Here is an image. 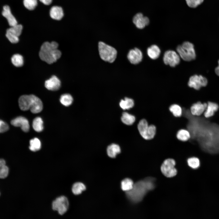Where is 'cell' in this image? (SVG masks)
Returning a JSON list of instances; mask_svg holds the SVG:
<instances>
[{
  "label": "cell",
  "mask_w": 219,
  "mask_h": 219,
  "mask_svg": "<svg viewBox=\"0 0 219 219\" xmlns=\"http://www.w3.org/2000/svg\"><path fill=\"white\" fill-rule=\"evenodd\" d=\"M155 179L152 177L146 178L134 183L132 188L126 192L128 199L133 203L141 201L149 191L155 187Z\"/></svg>",
  "instance_id": "6da1fadb"
},
{
  "label": "cell",
  "mask_w": 219,
  "mask_h": 219,
  "mask_svg": "<svg viewBox=\"0 0 219 219\" xmlns=\"http://www.w3.org/2000/svg\"><path fill=\"white\" fill-rule=\"evenodd\" d=\"M58 44L56 42H46L42 45L39 53L40 57L48 64L56 62L61 56V52L58 49Z\"/></svg>",
  "instance_id": "7a4b0ae2"
},
{
  "label": "cell",
  "mask_w": 219,
  "mask_h": 219,
  "mask_svg": "<svg viewBox=\"0 0 219 219\" xmlns=\"http://www.w3.org/2000/svg\"><path fill=\"white\" fill-rule=\"evenodd\" d=\"M19 104L20 109L23 111L30 109L34 113H39L43 109V103L41 100L33 95H24L19 99Z\"/></svg>",
  "instance_id": "3957f363"
},
{
  "label": "cell",
  "mask_w": 219,
  "mask_h": 219,
  "mask_svg": "<svg viewBox=\"0 0 219 219\" xmlns=\"http://www.w3.org/2000/svg\"><path fill=\"white\" fill-rule=\"evenodd\" d=\"M176 50L180 57L185 61H189L196 58L194 46L190 42H183L182 44L178 46Z\"/></svg>",
  "instance_id": "277c9868"
},
{
  "label": "cell",
  "mask_w": 219,
  "mask_h": 219,
  "mask_svg": "<svg viewBox=\"0 0 219 219\" xmlns=\"http://www.w3.org/2000/svg\"><path fill=\"white\" fill-rule=\"evenodd\" d=\"M98 49L101 58L105 61L109 63L113 62L117 55V51L113 47L102 42L98 43Z\"/></svg>",
  "instance_id": "5b68a950"
},
{
  "label": "cell",
  "mask_w": 219,
  "mask_h": 219,
  "mask_svg": "<svg viewBox=\"0 0 219 219\" xmlns=\"http://www.w3.org/2000/svg\"><path fill=\"white\" fill-rule=\"evenodd\" d=\"M137 128L141 137L147 140L153 138L156 134V127L153 124L149 125L144 119L141 120L137 125Z\"/></svg>",
  "instance_id": "8992f818"
},
{
  "label": "cell",
  "mask_w": 219,
  "mask_h": 219,
  "mask_svg": "<svg viewBox=\"0 0 219 219\" xmlns=\"http://www.w3.org/2000/svg\"><path fill=\"white\" fill-rule=\"evenodd\" d=\"M175 160L172 158H168L163 162L161 167L162 173L165 176L171 178L175 176L177 173V170L175 166Z\"/></svg>",
  "instance_id": "52a82bcc"
},
{
  "label": "cell",
  "mask_w": 219,
  "mask_h": 219,
  "mask_svg": "<svg viewBox=\"0 0 219 219\" xmlns=\"http://www.w3.org/2000/svg\"><path fill=\"white\" fill-rule=\"evenodd\" d=\"M69 205L68 199L64 196H62L54 201L52 204V208L54 210L57 211L60 214L62 215L67 211Z\"/></svg>",
  "instance_id": "ba28073f"
},
{
  "label": "cell",
  "mask_w": 219,
  "mask_h": 219,
  "mask_svg": "<svg viewBox=\"0 0 219 219\" xmlns=\"http://www.w3.org/2000/svg\"><path fill=\"white\" fill-rule=\"evenodd\" d=\"M207 80L201 75H195L191 76L188 83V86L195 90H200L202 87H205L207 84Z\"/></svg>",
  "instance_id": "9c48e42d"
},
{
  "label": "cell",
  "mask_w": 219,
  "mask_h": 219,
  "mask_svg": "<svg viewBox=\"0 0 219 219\" xmlns=\"http://www.w3.org/2000/svg\"><path fill=\"white\" fill-rule=\"evenodd\" d=\"M22 29V26L17 24L7 30L6 36L11 43H16L19 41V36L21 34Z\"/></svg>",
  "instance_id": "30bf717a"
},
{
  "label": "cell",
  "mask_w": 219,
  "mask_h": 219,
  "mask_svg": "<svg viewBox=\"0 0 219 219\" xmlns=\"http://www.w3.org/2000/svg\"><path fill=\"white\" fill-rule=\"evenodd\" d=\"M180 57L177 53L173 50H168L164 54L163 61L166 65L175 67L180 62Z\"/></svg>",
  "instance_id": "8fae6325"
},
{
  "label": "cell",
  "mask_w": 219,
  "mask_h": 219,
  "mask_svg": "<svg viewBox=\"0 0 219 219\" xmlns=\"http://www.w3.org/2000/svg\"><path fill=\"white\" fill-rule=\"evenodd\" d=\"M127 57L131 64H136L141 61L143 58V54L140 49L135 48L129 51Z\"/></svg>",
  "instance_id": "7c38bea8"
},
{
  "label": "cell",
  "mask_w": 219,
  "mask_h": 219,
  "mask_svg": "<svg viewBox=\"0 0 219 219\" xmlns=\"http://www.w3.org/2000/svg\"><path fill=\"white\" fill-rule=\"evenodd\" d=\"M11 124L16 127H20L21 129L25 132H27L30 129V125L28 120L25 117L22 116L17 117L12 120Z\"/></svg>",
  "instance_id": "4fadbf2b"
},
{
  "label": "cell",
  "mask_w": 219,
  "mask_h": 219,
  "mask_svg": "<svg viewBox=\"0 0 219 219\" xmlns=\"http://www.w3.org/2000/svg\"><path fill=\"white\" fill-rule=\"evenodd\" d=\"M207 106V103H202L200 102H197L191 106L190 109V112L193 116H200L204 113Z\"/></svg>",
  "instance_id": "5bb4252c"
},
{
  "label": "cell",
  "mask_w": 219,
  "mask_h": 219,
  "mask_svg": "<svg viewBox=\"0 0 219 219\" xmlns=\"http://www.w3.org/2000/svg\"><path fill=\"white\" fill-rule=\"evenodd\" d=\"M133 22L138 28L142 29L148 25L149 23V19L144 16L141 13L137 14L134 17Z\"/></svg>",
  "instance_id": "9a60e30c"
},
{
  "label": "cell",
  "mask_w": 219,
  "mask_h": 219,
  "mask_svg": "<svg viewBox=\"0 0 219 219\" xmlns=\"http://www.w3.org/2000/svg\"><path fill=\"white\" fill-rule=\"evenodd\" d=\"M61 85L60 80L55 75L52 76L45 82V87L48 90L52 91L58 90L60 87Z\"/></svg>",
  "instance_id": "2e32d148"
},
{
  "label": "cell",
  "mask_w": 219,
  "mask_h": 219,
  "mask_svg": "<svg viewBox=\"0 0 219 219\" xmlns=\"http://www.w3.org/2000/svg\"><path fill=\"white\" fill-rule=\"evenodd\" d=\"M2 15L7 19L9 25L11 26L17 24V21L12 14L9 7L7 5L3 7Z\"/></svg>",
  "instance_id": "e0dca14e"
},
{
  "label": "cell",
  "mask_w": 219,
  "mask_h": 219,
  "mask_svg": "<svg viewBox=\"0 0 219 219\" xmlns=\"http://www.w3.org/2000/svg\"><path fill=\"white\" fill-rule=\"evenodd\" d=\"M50 15L52 19L56 20H60L64 16L63 10L61 7L53 6L50 10Z\"/></svg>",
  "instance_id": "ac0fdd59"
},
{
  "label": "cell",
  "mask_w": 219,
  "mask_h": 219,
  "mask_svg": "<svg viewBox=\"0 0 219 219\" xmlns=\"http://www.w3.org/2000/svg\"><path fill=\"white\" fill-rule=\"evenodd\" d=\"M206 109L203 114L206 118H209L213 116L218 108V105L214 102L209 101L207 102Z\"/></svg>",
  "instance_id": "d6986e66"
},
{
  "label": "cell",
  "mask_w": 219,
  "mask_h": 219,
  "mask_svg": "<svg viewBox=\"0 0 219 219\" xmlns=\"http://www.w3.org/2000/svg\"><path fill=\"white\" fill-rule=\"evenodd\" d=\"M161 53V50L159 47L156 45H152L148 48L147 54L151 59L155 60L158 58Z\"/></svg>",
  "instance_id": "ffe728a7"
},
{
  "label": "cell",
  "mask_w": 219,
  "mask_h": 219,
  "mask_svg": "<svg viewBox=\"0 0 219 219\" xmlns=\"http://www.w3.org/2000/svg\"><path fill=\"white\" fill-rule=\"evenodd\" d=\"M121 152L120 146L115 144H112L108 146L107 148L108 156L111 158H115L117 154Z\"/></svg>",
  "instance_id": "44dd1931"
},
{
  "label": "cell",
  "mask_w": 219,
  "mask_h": 219,
  "mask_svg": "<svg viewBox=\"0 0 219 219\" xmlns=\"http://www.w3.org/2000/svg\"><path fill=\"white\" fill-rule=\"evenodd\" d=\"M121 120L124 124L131 125L134 123L136 120L135 116L126 112L122 113Z\"/></svg>",
  "instance_id": "7402d4cb"
},
{
  "label": "cell",
  "mask_w": 219,
  "mask_h": 219,
  "mask_svg": "<svg viewBox=\"0 0 219 219\" xmlns=\"http://www.w3.org/2000/svg\"><path fill=\"white\" fill-rule=\"evenodd\" d=\"M176 136L179 140L182 141H186L190 138L189 132L187 129H182L179 130L177 132Z\"/></svg>",
  "instance_id": "603a6c76"
},
{
  "label": "cell",
  "mask_w": 219,
  "mask_h": 219,
  "mask_svg": "<svg viewBox=\"0 0 219 219\" xmlns=\"http://www.w3.org/2000/svg\"><path fill=\"white\" fill-rule=\"evenodd\" d=\"M120 107L123 110L133 108L134 106V102L131 98L125 97L121 99L119 103Z\"/></svg>",
  "instance_id": "cb8c5ba5"
},
{
  "label": "cell",
  "mask_w": 219,
  "mask_h": 219,
  "mask_svg": "<svg viewBox=\"0 0 219 219\" xmlns=\"http://www.w3.org/2000/svg\"><path fill=\"white\" fill-rule=\"evenodd\" d=\"M169 109L170 112L175 117H179L182 115V108L178 104H172L170 106Z\"/></svg>",
  "instance_id": "d4e9b609"
},
{
  "label": "cell",
  "mask_w": 219,
  "mask_h": 219,
  "mask_svg": "<svg viewBox=\"0 0 219 219\" xmlns=\"http://www.w3.org/2000/svg\"><path fill=\"white\" fill-rule=\"evenodd\" d=\"M188 165L193 169H196L200 166V161L199 159L196 157L193 156L189 157L187 159Z\"/></svg>",
  "instance_id": "484cf974"
},
{
  "label": "cell",
  "mask_w": 219,
  "mask_h": 219,
  "mask_svg": "<svg viewBox=\"0 0 219 219\" xmlns=\"http://www.w3.org/2000/svg\"><path fill=\"white\" fill-rule=\"evenodd\" d=\"M9 172V168L6 165L5 161L3 159H0V179L6 178Z\"/></svg>",
  "instance_id": "4316f807"
},
{
  "label": "cell",
  "mask_w": 219,
  "mask_h": 219,
  "mask_svg": "<svg viewBox=\"0 0 219 219\" xmlns=\"http://www.w3.org/2000/svg\"><path fill=\"white\" fill-rule=\"evenodd\" d=\"M13 64L16 67L22 66L24 63L23 58L22 55L19 54L13 55L11 59Z\"/></svg>",
  "instance_id": "83f0119b"
},
{
  "label": "cell",
  "mask_w": 219,
  "mask_h": 219,
  "mask_svg": "<svg viewBox=\"0 0 219 219\" xmlns=\"http://www.w3.org/2000/svg\"><path fill=\"white\" fill-rule=\"evenodd\" d=\"M134 184V182L131 179L126 178L121 182V188L123 190L127 192L132 188Z\"/></svg>",
  "instance_id": "f1b7e54d"
},
{
  "label": "cell",
  "mask_w": 219,
  "mask_h": 219,
  "mask_svg": "<svg viewBox=\"0 0 219 219\" xmlns=\"http://www.w3.org/2000/svg\"><path fill=\"white\" fill-rule=\"evenodd\" d=\"M85 189L86 187L83 183L77 182L73 185L72 191L74 194L78 195L81 193L82 191L85 190Z\"/></svg>",
  "instance_id": "f546056e"
},
{
  "label": "cell",
  "mask_w": 219,
  "mask_h": 219,
  "mask_svg": "<svg viewBox=\"0 0 219 219\" xmlns=\"http://www.w3.org/2000/svg\"><path fill=\"white\" fill-rule=\"evenodd\" d=\"M43 122L42 119L38 117L35 118L33 122V127L36 131L40 132L43 129Z\"/></svg>",
  "instance_id": "4dcf8cb0"
},
{
  "label": "cell",
  "mask_w": 219,
  "mask_h": 219,
  "mask_svg": "<svg viewBox=\"0 0 219 219\" xmlns=\"http://www.w3.org/2000/svg\"><path fill=\"white\" fill-rule=\"evenodd\" d=\"M29 149L33 151L39 150L41 148V144L40 140L37 138L31 139L30 141Z\"/></svg>",
  "instance_id": "1f68e13d"
},
{
  "label": "cell",
  "mask_w": 219,
  "mask_h": 219,
  "mask_svg": "<svg viewBox=\"0 0 219 219\" xmlns=\"http://www.w3.org/2000/svg\"><path fill=\"white\" fill-rule=\"evenodd\" d=\"M60 100V102L62 104L65 106H68L72 104L73 99L70 94H65L61 96Z\"/></svg>",
  "instance_id": "d6a6232c"
},
{
  "label": "cell",
  "mask_w": 219,
  "mask_h": 219,
  "mask_svg": "<svg viewBox=\"0 0 219 219\" xmlns=\"http://www.w3.org/2000/svg\"><path fill=\"white\" fill-rule=\"evenodd\" d=\"M23 3L24 6L29 10H33L37 5V0H23Z\"/></svg>",
  "instance_id": "836d02e7"
},
{
  "label": "cell",
  "mask_w": 219,
  "mask_h": 219,
  "mask_svg": "<svg viewBox=\"0 0 219 219\" xmlns=\"http://www.w3.org/2000/svg\"><path fill=\"white\" fill-rule=\"evenodd\" d=\"M204 0H186L188 5L191 8H195L202 3Z\"/></svg>",
  "instance_id": "e575fe53"
},
{
  "label": "cell",
  "mask_w": 219,
  "mask_h": 219,
  "mask_svg": "<svg viewBox=\"0 0 219 219\" xmlns=\"http://www.w3.org/2000/svg\"><path fill=\"white\" fill-rule=\"evenodd\" d=\"M9 129V126L8 124L3 120H0V133L6 132Z\"/></svg>",
  "instance_id": "d590c367"
},
{
  "label": "cell",
  "mask_w": 219,
  "mask_h": 219,
  "mask_svg": "<svg viewBox=\"0 0 219 219\" xmlns=\"http://www.w3.org/2000/svg\"><path fill=\"white\" fill-rule=\"evenodd\" d=\"M40 2L46 5H49L52 2V0H39Z\"/></svg>",
  "instance_id": "8d00e7d4"
},
{
  "label": "cell",
  "mask_w": 219,
  "mask_h": 219,
  "mask_svg": "<svg viewBox=\"0 0 219 219\" xmlns=\"http://www.w3.org/2000/svg\"><path fill=\"white\" fill-rule=\"evenodd\" d=\"M218 65L216 68L215 69V72L216 75L219 76V60L218 61Z\"/></svg>",
  "instance_id": "74e56055"
}]
</instances>
